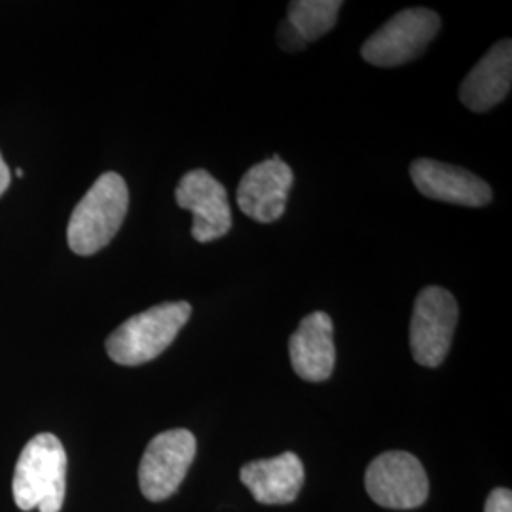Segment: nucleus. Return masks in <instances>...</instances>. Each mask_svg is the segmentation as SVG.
Here are the masks:
<instances>
[{"label":"nucleus","mask_w":512,"mask_h":512,"mask_svg":"<svg viewBox=\"0 0 512 512\" xmlns=\"http://www.w3.org/2000/svg\"><path fill=\"white\" fill-rule=\"evenodd\" d=\"M128 184L118 173H103L74 207L67 228L71 251L92 256L107 247L128 215Z\"/></svg>","instance_id":"f03ea898"},{"label":"nucleus","mask_w":512,"mask_h":512,"mask_svg":"<svg viewBox=\"0 0 512 512\" xmlns=\"http://www.w3.org/2000/svg\"><path fill=\"white\" fill-rule=\"evenodd\" d=\"M410 177L429 200L463 207H484L492 202L490 184L463 167L420 158L410 165Z\"/></svg>","instance_id":"9d476101"},{"label":"nucleus","mask_w":512,"mask_h":512,"mask_svg":"<svg viewBox=\"0 0 512 512\" xmlns=\"http://www.w3.org/2000/svg\"><path fill=\"white\" fill-rule=\"evenodd\" d=\"M440 18L427 8H408L366 38L361 55L374 67H399L418 59L439 35Z\"/></svg>","instance_id":"20e7f679"},{"label":"nucleus","mask_w":512,"mask_h":512,"mask_svg":"<svg viewBox=\"0 0 512 512\" xmlns=\"http://www.w3.org/2000/svg\"><path fill=\"white\" fill-rule=\"evenodd\" d=\"M293 183V169L277 154L253 165L243 175L236 194L241 213L262 224L281 219Z\"/></svg>","instance_id":"1a4fd4ad"},{"label":"nucleus","mask_w":512,"mask_h":512,"mask_svg":"<svg viewBox=\"0 0 512 512\" xmlns=\"http://www.w3.org/2000/svg\"><path fill=\"white\" fill-rule=\"evenodd\" d=\"M342 6L340 0H294L289 4L287 21L306 42H313L334 27Z\"/></svg>","instance_id":"4468645a"},{"label":"nucleus","mask_w":512,"mask_h":512,"mask_svg":"<svg viewBox=\"0 0 512 512\" xmlns=\"http://www.w3.org/2000/svg\"><path fill=\"white\" fill-rule=\"evenodd\" d=\"M456 298L442 287H425L414 304L410 321V349L421 366H439L452 346L458 325Z\"/></svg>","instance_id":"39448f33"},{"label":"nucleus","mask_w":512,"mask_h":512,"mask_svg":"<svg viewBox=\"0 0 512 512\" xmlns=\"http://www.w3.org/2000/svg\"><path fill=\"white\" fill-rule=\"evenodd\" d=\"M10 179H12L10 167L6 165V162H4V160H2V156H0V196L8 190V186H10Z\"/></svg>","instance_id":"f3484780"},{"label":"nucleus","mask_w":512,"mask_h":512,"mask_svg":"<svg viewBox=\"0 0 512 512\" xmlns=\"http://www.w3.org/2000/svg\"><path fill=\"white\" fill-rule=\"evenodd\" d=\"M511 82L512 42L505 38L499 40L467 74L459 88V99L473 112H486L509 95Z\"/></svg>","instance_id":"f8f14e48"},{"label":"nucleus","mask_w":512,"mask_h":512,"mask_svg":"<svg viewBox=\"0 0 512 512\" xmlns=\"http://www.w3.org/2000/svg\"><path fill=\"white\" fill-rule=\"evenodd\" d=\"M366 492L385 509H418L429 495V480L420 459L408 452H385L374 459L365 476Z\"/></svg>","instance_id":"423d86ee"},{"label":"nucleus","mask_w":512,"mask_h":512,"mask_svg":"<svg viewBox=\"0 0 512 512\" xmlns=\"http://www.w3.org/2000/svg\"><path fill=\"white\" fill-rule=\"evenodd\" d=\"M304 465L293 452L241 467V482L262 505L293 503L304 486Z\"/></svg>","instance_id":"ddd939ff"},{"label":"nucleus","mask_w":512,"mask_h":512,"mask_svg":"<svg viewBox=\"0 0 512 512\" xmlns=\"http://www.w3.org/2000/svg\"><path fill=\"white\" fill-rule=\"evenodd\" d=\"M484 512H512V494L511 490L497 488L486 499Z\"/></svg>","instance_id":"dca6fc26"},{"label":"nucleus","mask_w":512,"mask_h":512,"mask_svg":"<svg viewBox=\"0 0 512 512\" xmlns=\"http://www.w3.org/2000/svg\"><path fill=\"white\" fill-rule=\"evenodd\" d=\"M196 458V437L186 429H171L150 440L139 465V486L148 501L175 494Z\"/></svg>","instance_id":"0eeeda50"},{"label":"nucleus","mask_w":512,"mask_h":512,"mask_svg":"<svg viewBox=\"0 0 512 512\" xmlns=\"http://www.w3.org/2000/svg\"><path fill=\"white\" fill-rule=\"evenodd\" d=\"M179 207L192 211V238L209 243L224 238L232 230V211L224 184L209 171H188L175 190Z\"/></svg>","instance_id":"6e6552de"},{"label":"nucleus","mask_w":512,"mask_h":512,"mask_svg":"<svg viewBox=\"0 0 512 512\" xmlns=\"http://www.w3.org/2000/svg\"><path fill=\"white\" fill-rule=\"evenodd\" d=\"M277 42L285 52H298L302 50L308 42L298 35V31L294 29L293 25L285 19L279 29H277Z\"/></svg>","instance_id":"2eb2a0df"},{"label":"nucleus","mask_w":512,"mask_h":512,"mask_svg":"<svg viewBox=\"0 0 512 512\" xmlns=\"http://www.w3.org/2000/svg\"><path fill=\"white\" fill-rule=\"evenodd\" d=\"M16 177H18V179H23V169H21V167L16 171Z\"/></svg>","instance_id":"a211bd4d"},{"label":"nucleus","mask_w":512,"mask_h":512,"mask_svg":"<svg viewBox=\"0 0 512 512\" xmlns=\"http://www.w3.org/2000/svg\"><path fill=\"white\" fill-rule=\"evenodd\" d=\"M289 353L294 372L306 382L329 380L334 363V327L325 311L306 315L289 340Z\"/></svg>","instance_id":"9b49d317"},{"label":"nucleus","mask_w":512,"mask_h":512,"mask_svg":"<svg viewBox=\"0 0 512 512\" xmlns=\"http://www.w3.org/2000/svg\"><path fill=\"white\" fill-rule=\"evenodd\" d=\"M67 454L52 433H40L21 450L12 492L21 511L59 512L65 503Z\"/></svg>","instance_id":"f257e3e1"},{"label":"nucleus","mask_w":512,"mask_h":512,"mask_svg":"<svg viewBox=\"0 0 512 512\" xmlns=\"http://www.w3.org/2000/svg\"><path fill=\"white\" fill-rule=\"evenodd\" d=\"M188 302H165L133 315L107 338V353L118 365L139 366L162 355L188 323Z\"/></svg>","instance_id":"7ed1b4c3"}]
</instances>
